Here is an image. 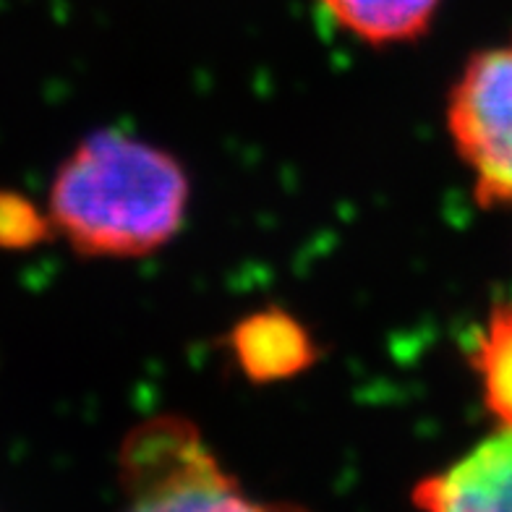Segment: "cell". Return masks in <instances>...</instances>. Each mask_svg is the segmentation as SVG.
<instances>
[{"label": "cell", "instance_id": "obj_1", "mask_svg": "<svg viewBox=\"0 0 512 512\" xmlns=\"http://www.w3.org/2000/svg\"><path fill=\"white\" fill-rule=\"evenodd\" d=\"M189 194V176L170 152L108 128L61 162L48 220L81 256L128 259L173 241Z\"/></svg>", "mask_w": 512, "mask_h": 512}, {"label": "cell", "instance_id": "obj_2", "mask_svg": "<svg viewBox=\"0 0 512 512\" xmlns=\"http://www.w3.org/2000/svg\"><path fill=\"white\" fill-rule=\"evenodd\" d=\"M121 486L136 510H259L225 473L202 434L181 416L149 418L131 429L118 455Z\"/></svg>", "mask_w": 512, "mask_h": 512}, {"label": "cell", "instance_id": "obj_3", "mask_svg": "<svg viewBox=\"0 0 512 512\" xmlns=\"http://www.w3.org/2000/svg\"><path fill=\"white\" fill-rule=\"evenodd\" d=\"M447 131L484 207H512V40L465 63L447 102Z\"/></svg>", "mask_w": 512, "mask_h": 512}, {"label": "cell", "instance_id": "obj_4", "mask_svg": "<svg viewBox=\"0 0 512 512\" xmlns=\"http://www.w3.org/2000/svg\"><path fill=\"white\" fill-rule=\"evenodd\" d=\"M413 505L447 512L512 510V426L486 437L447 471L426 476L411 492Z\"/></svg>", "mask_w": 512, "mask_h": 512}, {"label": "cell", "instance_id": "obj_5", "mask_svg": "<svg viewBox=\"0 0 512 512\" xmlns=\"http://www.w3.org/2000/svg\"><path fill=\"white\" fill-rule=\"evenodd\" d=\"M233 351L241 369L256 382L285 379L314 361L309 335L283 311L243 319L233 330Z\"/></svg>", "mask_w": 512, "mask_h": 512}, {"label": "cell", "instance_id": "obj_6", "mask_svg": "<svg viewBox=\"0 0 512 512\" xmlns=\"http://www.w3.org/2000/svg\"><path fill=\"white\" fill-rule=\"evenodd\" d=\"M332 19L369 45L411 42L432 27L442 0H319Z\"/></svg>", "mask_w": 512, "mask_h": 512}, {"label": "cell", "instance_id": "obj_7", "mask_svg": "<svg viewBox=\"0 0 512 512\" xmlns=\"http://www.w3.org/2000/svg\"><path fill=\"white\" fill-rule=\"evenodd\" d=\"M473 369L479 371L486 408L512 426V306H499L481 332Z\"/></svg>", "mask_w": 512, "mask_h": 512}, {"label": "cell", "instance_id": "obj_8", "mask_svg": "<svg viewBox=\"0 0 512 512\" xmlns=\"http://www.w3.org/2000/svg\"><path fill=\"white\" fill-rule=\"evenodd\" d=\"M45 236V217L19 194L0 191V249H27Z\"/></svg>", "mask_w": 512, "mask_h": 512}]
</instances>
